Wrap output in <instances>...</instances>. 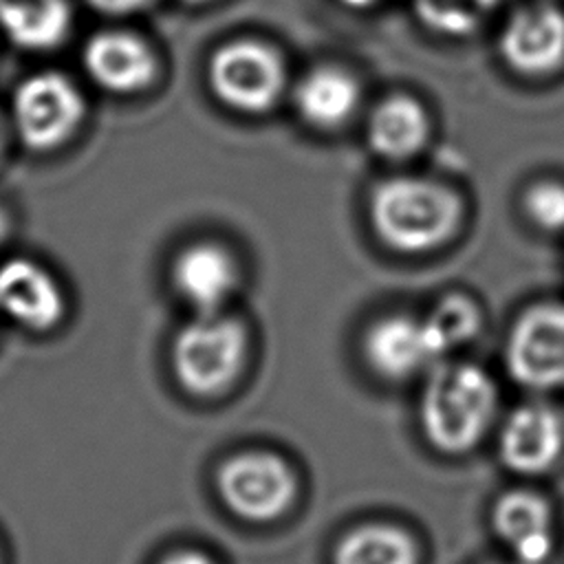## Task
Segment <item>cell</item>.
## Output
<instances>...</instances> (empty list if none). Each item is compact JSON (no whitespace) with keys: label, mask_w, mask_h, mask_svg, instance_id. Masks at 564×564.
Segmentation results:
<instances>
[{"label":"cell","mask_w":564,"mask_h":564,"mask_svg":"<svg viewBox=\"0 0 564 564\" xmlns=\"http://www.w3.org/2000/svg\"><path fill=\"white\" fill-rule=\"evenodd\" d=\"M66 311L64 293L40 262L13 256L0 264V313L26 330L44 333L59 324Z\"/></svg>","instance_id":"obj_10"},{"label":"cell","mask_w":564,"mask_h":564,"mask_svg":"<svg viewBox=\"0 0 564 564\" xmlns=\"http://www.w3.org/2000/svg\"><path fill=\"white\" fill-rule=\"evenodd\" d=\"M161 564H212L207 555L196 553V551H178L167 555Z\"/></svg>","instance_id":"obj_23"},{"label":"cell","mask_w":564,"mask_h":564,"mask_svg":"<svg viewBox=\"0 0 564 564\" xmlns=\"http://www.w3.org/2000/svg\"><path fill=\"white\" fill-rule=\"evenodd\" d=\"M185 4L189 7H200V4H207V2H214V0H183Z\"/></svg>","instance_id":"obj_27"},{"label":"cell","mask_w":564,"mask_h":564,"mask_svg":"<svg viewBox=\"0 0 564 564\" xmlns=\"http://www.w3.org/2000/svg\"><path fill=\"white\" fill-rule=\"evenodd\" d=\"M174 291L198 313H218L234 295L240 271L231 251L218 242L200 240L185 245L172 260Z\"/></svg>","instance_id":"obj_11"},{"label":"cell","mask_w":564,"mask_h":564,"mask_svg":"<svg viewBox=\"0 0 564 564\" xmlns=\"http://www.w3.org/2000/svg\"><path fill=\"white\" fill-rule=\"evenodd\" d=\"M498 53L518 75L555 73L564 66V11L549 2L518 7L500 29Z\"/></svg>","instance_id":"obj_8"},{"label":"cell","mask_w":564,"mask_h":564,"mask_svg":"<svg viewBox=\"0 0 564 564\" xmlns=\"http://www.w3.org/2000/svg\"><path fill=\"white\" fill-rule=\"evenodd\" d=\"M245 352V326L234 317L212 313L198 315L178 330L172 348V361L185 390L212 397L238 377Z\"/></svg>","instance_id":"obj_5"},{"label":"cell","mask_w":564,"mask_h":564,"mask_svg":"<svg viewBox=\"0 0 564 564\" xmlns=\"http://www.w3.org/2000/svg\"><path fill=\"white\" fill-rule=\"evenodd\" d=\"M423 324L436 355L443 357L476 337L480 330V311L471 297L447 293L423 317Z\"/></svg>","instance_id":"obj_19"},{"label":"cell","mask_w":564,"mask_h":564,"mask_svg":"<svg viewBox=\"0 0 564 564\" xmlns=\"http://www.w3.org/2000/svg\"><path fill=\"white\" fill-rule=\"evenodd\" d=\"M4 145H7V128H4V121L0 117V156L4 152Z\"/></svg>","instance_id":"obj_26"},{"label":"cell","mask_w":564,"mask_h":564,"mask_svg":"<svg viewBox=\"0 0 564 564\" xmlns=\"http://www.w3.org/2000/svg\"><path fill=\"white\" fill-rule=\"evenodd\" d=\"M505 364L527 388L564 386V304L542 302L520 313L507 335Z\"/></svg>","instance_id":"obj_6"},{"label":"cell","mask_w":564,"mask_h":564,"mask_svg":"<svg viewBox=\"0 0 564 564\" xmlns=\"http://www.w3.org/2000/svg\"><path fill=\"white\" fill-rule=\"evenodd\" d=\"M430 141V115L425 106L403 93L379 99L366 119V143L386 161L416 156Z\"/></svg>","instance_id":"obj_14"},{"label":"cell","mask_w":564,"mask_h":564,"mask_svg":"<svg viewBox=\"0 0 564 564\" xmlns=\"http://www.w3.org/2000/svg\"><path fill=\"white\" fill-rule=\"evenodd\" d=\"M361 99L352 73L335 64H319L306 70L293 86V108L300 119L317 130H335L350 121Z\"/></svg>","instance_id":"obj_15"},{"label":"cell","mask_w":564,"mask_h":564,"mask_svg":"<svg viewBox=\"0 0 564 564\" xmlns=\"http://www.w3.org/2000/svg\"><path fill=\"white\" fill-rule=\"evenodd\" d=\"M9 231H11V218H9L7 209H4V207H0V245L7 240Z\"/></svg>","instance_id":"obj_24"},{"label":"cell","mask_w":564,"mask_h":564,"mask_svg":"<svg viewBox=\"0 0 564 564\" xmlns=\"http://www.w3.org/2000/svg\"><path fill=\"white\" fill-rule=\"evenodd\" d=\"M86 117L82 90L57 70L24 77L11 95V123L20 143L37 154L53 152L75 137Z\"/></svg>","instance_id":"obj_4"},{"label":"cell","mask_w":564,"mask_h":564,"mask_svg":"<svg viewBox=\"0 0 564 564\" xmlns=\"http://www.w3.org/2000/svg\"><path fill=\"white\" fill-rule=\"evenodd\" d=\"M494 531L518 564H544L553 553L551 509L531 491H509L494 507Z\"/></svg>","instance_id":"obj_16"},{"label":"cell","mask_w":564,"mask_h":564,"mask_svg":"<svg viewBox=\"0 0 564 564\" xmlns=\"http://www.w3.org/2000/svg\"><path fill=\"white\" fill-rule=\"evenodd\" d=\"M344 7H348V9H357V11H361V9H368V7H372L377 0H339Z\"/></svg>","instance_id":"obj_25"},{"label":"cell","mask_w":564,"mask_h":564,"mask_svg":"<svg viewBox=\"0 0 564 564\" xmlns=\"http://www.w3.org/2000/svg\"><path fill=\"white\" fill-rule=\"evenodd\" d=\"M564 447V423L544 403H527L509 414L500 432V458L518 474L549 469Z\"/></svg>","instance_id":"obj_12"},{"label":"cell","mask_w":564,"mask_h":564,"mask_svg":"<svg viewBox=\"0 0 564 564\" xmlns=\"http://www.w3.org/2000/svg\"><path fill=\"white\" fill-rule=\"evenodd\" d=\"M73 24L68 0H0V29L24 51L57 48Z\"/></svg>","instance_id":"obj_17"},{"label":"cell","mask_w":564,"mask_h":564,"mask_svg":"<svg viewBox=\"0 0 564 564\" xmlns=\"http://www.w3.org/2000/svg\"><path fill=\"white\" fill-rule=\"evenodd\" d=\"M465 203L449 185L425 176H390L368 198L375 236L399 253H427L447 245L463 225Z\"/></svg>","instance_id":"obj_1"},{"label":"cell","mask_w":564,"mask_h":564,"mask_svg":"<svg viewBox=\"0 0 564 564\" xmlns=\"http://www.w3.org/2000/svg\"><path fill=\"white\" fill-rule=\"evenodd\" d=\"M218 494L238 518L269 522L289 509L295 478L282 458L267 452H245L218 469Z\"/></svg>","instance_id":"obj_7"},{"label":"cell","mask_w":564,"mask_h":564,"mask_svg":"<svg viewBox=\"0 0 564 564\" xmlns=\"http://www.w3.org/2000/svg\"><path fill=\"white\" fill-rule=\"evenodd\" d=\"M412 538L392 524H364L348 531L335 549V564H414Z\"/></svg>","instance_id":"obj_18"},{"label":"cell","mask_w":564,"mask_h":564,"mask_svg":"<svg viewBox=\"0 0 564 564\" xmlns=\"http://www.w3.org/2000/svg\"><path fill=\"white\" fill-rule=\"evenodd\" d=\"M82 66L95 86L112 95L141 93L159 77L154 48L126 29L93 33L82 46Z\"/></svg>","instance_id":"obj_9"},{"label":"cell","mask_w":564,"mask_h":564,"mask_svg":"<svg viewBox=\"0 0 564 564\" xmlns=\"http://www.w3.org/2000/svg\"><path fill=\"white\" fill-rule=\"evenodd\" d=\"M419 15L434 31L463 35L474 31L485 13V0H416Z\"/></svg>","instance_id":"obj_21"},{"label":"cell","mask_w":564,"mask_h":564,"mask_svg":"<svg viewBox=\"0 0 564 564\" xmlns=\"http://www.w3.org/2000/svg\"><path fill=\"white\" fill-rule=\"evenodd\" d=\"M496 410V386L474 364L434 368L421 397V425L427 441L447 454L471 449Z\"/></svg>","instance_id":"obj_2"},{"label":"cell","mask_w":564,"mask_h":564,"mask_svg":"<svg viewBox=\"0 0 564 564\" xmlns=\"http://www.w3.org/2000/svg\"><path fill=\"white\" fill-rule=\"evenodd\" d=\"M207 86L225 108L240 115H264L284 95L286 66L267 42L231 40L209 55Z\"/></svg>","instance_id":"obj_3"},{"label":"cell","mask_w":564,"mask_h":564,"mask_svg":"<svg viewBox=\"0 0 564 564\" xmlns=\"http://www.w3.org/2000/svg\"><path fill=\"white\" fill-rule=\"evenodd\" d=\"M364 352L368 364L388 379H405L438 359L423 319L410 315L377 319L364 337Z\"/></svg>","instance_id":"obj_13"},{"label":"cell","mask_w":564,"mask_h":564,"mask_svg":"<svg viewBox=\"0 0 564 564\" xmlns=\"http://www.w3.org/2000/svg\"><path fill=\"white\" fill-rule=\"evenodd\" d=\"M522 212L542 231H564V183L551 178L531 183L522 194Z\"/></svg>","instance_id":"obj_20"},{"label":"cell","mask_w":564,"mask_h":564,"mask_svg":"<svg viewBox=\"0 0 564 564\" xmlns=\"http://www.w3.org/2000/svg\"><path fill=\"white\" fill-rule=\"evenodd\" d=\"M84 2L104 15H130L150 7L154 0H84Z\"/></svg>","instance_id":"obj_22"}]
</instances>
